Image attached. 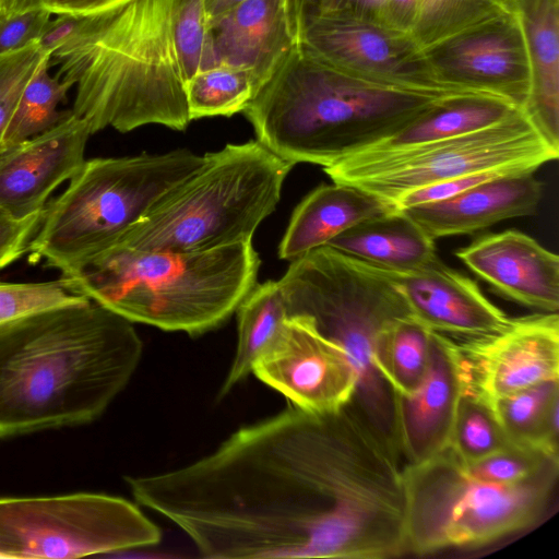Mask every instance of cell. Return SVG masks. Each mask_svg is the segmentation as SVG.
Instances as JSON below:
<instances>
[{
  "label": "cell",
  "instance_id": "cell-1",
  "mask_svg": "<svg viewBox=\"0 0 559 559\" xmlns=\"http://www.w3.org/2000/svg\"><path fill=\"white\" fill-rule=\"evenodd\" d=\"M126 483L209 559H382L405 542L402 464L349 403L289 404L194 462Z\"/></svg>",
  "mask_w": 559,
  "mask_h": 559
},
{
  "label": "cell",
  "instance_id": "cell-2",
  "mask_svg": "<svg viewBox=\"0 0 559 559\" xmlns=\"http://www.w3.org/2000/svg\"><path fill=\"white\" fill-rule=\"evenodd\" d=\"M143 354L133 323L83 298L0 334V439L98 419Z\"/></svg>",
  "mask_w": 559,
  "mask_h": 559
},
{
  "label": "cell",
  "instance_id": "cell-3",
  "mask_svg": "<svg viewBox=\"0 0 559 559\" xmlns=\"http://www.w3.org/2000/svg\"><path fill=\"white\" fill-rule=\"evenodd\" d=\"M173 0H118L84 14L78 34L51 56L75 86L72 111L92 134L191 122L171 29Z\"/></svg>",
  "mask_w": 559,
  "mask_h": 559
},
{
  "label": "cell",
  "instance_id": "cell-4",
  "mask_svg": "<svg viewBox=\"0 0 559 559\" xmlns=\"http://www.w3.org/2000/svg\"><path fill=\"white\" fill-rule=\"evenodd\" d=\"M460 93L467 92H426L367 81L336 70L297 43L242 112L257 140L282 159L326 167Z\"/></svg>",
  "mask_w": 559,
  "mask_h": 559
},
{
  "label": "cell",
  "instance_id": "cell-5",
  "mask_svg": "<svg viewBox=\"0 0 559 559\" xmlns=\"http://www.w3.org/2000/svg\"><path fill=\"white\" fill-rule=\"evenodd\" d=\"M259 266L252 242L189 252L114 245L59 280L132 323L198 335L236 312Z\"/></svg>",
  "mask_w": 559,
  "mask_h": 559
},
{
  "label": "cell",
  "instance_id": "cell-6",
  "mask_svg": "<svg viewBox=\"0 0 559 559\" xmlns=\"http://www.w3.org/2000/svg\"><path fill=\"white\" fill-rule=\"evenodd\" d=\"M278 282L287 318L307 320L346 352L357 376L352 405L399 452L393 391L373 364L381 332L413 316L397 285L377 266L329 246L290 261Z\"/></svg>",
  "mask_w": 559,
  "mask_h": 559
},
{
  "label": "cell",
  "instance_id": "cell-7",
  "mask_svg": "<svg viewBox=\"0 0 559 559\" xmlns=\"http://www.w3.org/2000/svg\"><path fill=\"white\" fill-rule=\"evenodd\" d=\"M293 166L258 140L227 144L205 154L111 246L189 252L251 242Z\"/></svg>",
  "mask_w": 559,
  "mask_h": 559
},
{
  "label": "cell",
  "instance_id": "cell-8",
  "mask_svg": "<svg viewBox=\"0 0 559 559\" xmlns=\"http://www.w3.org/2000/svg\"><path fill=\"white\" fill-rule=\"evenodd\" d=\"M204 155L164 154L86 159L45 209L29 261L68 275L110 247L168 190L197 170Z\"/></svg>",
  "mask_w": 559,
  "mask_h": 559
},
{
  "label": "cell",
  "instance_id": "cell-9",
  "mask_svg": "<svg viewBox=\"0 0 559 559\" xmlns=\"http://www.w3.org/2000/svg\"><path fill=\"white\" fill-rule=\"evenodd\" d=\"M558 474L554 466L520 483L486 481L469 476L448 448L403 466L406 551L480 546L525 528L542 515Z\"/></svg>",
  "mask_w": 559,
  "mask_h": 559
},
{
  "label": "cell",
  "instance_id": "cell-10",
  "mask_svg": "<svg viewBox=\"0 0 559 559\" xmlns=\"http://www.w3.org/2000/svg\"><path fill=\"white\" fill-rule=\"evenodd\" d=\"M558 155L519 109L474 132L384 152L360 151L323 170L334 182L356 186L395 205L404 194L436 182L490 169L535 173Z\"/></svg>",
  "mask_w": 559,
  "mask_h": 559
},
{
  "label": "cell",
  "instance_id": "cell-11",
  "mask_svg": "<svg viewBox=\"0 0 559 559\" xmlns=\"http://www.w3.org/2000/svg\"><path fill=\"white\" fill-rule=\"evenodd\" d=\"M162 532L116 496L0 497V558H79L147 548Z\"/></svg>",
  "mask_w": 559,
  "mask_h": 559
},
{
  "label": "cell",
  "instance_id": "cell-12",
  "mask_svg": "<svg viewBox=\"0 0 559 559\" xmlns=\"http://www.w3.org/2000/svg\"><path fill=\"white\" fill-rule=\"evenodd\" d=\"M297 43L326 64L384 85L426 92H468L442 85L411 34L333 11L310 22Z\"/></svg>",
  "mask_w": 559,
  "mask_h": 559
},
{
  "label": "cell",
  "instance_id": "cell-13",
  "mask_svg": "<svg viewBox=\"0 0 559 559\" xmlns=\"http://www.w3.org/2000/svg\"><path fill=\"white\" fill-rule=\"evenodd\" d=\"M423 50L442 85L493 95L523 108L530 66L519 21L507 5Z\"/></svg>",
  "mask_w": 559,
  "mask_h": 559
},
{
  "label": "cell",
  "instance_id": "cell-14",
  "mask_svg": "<svg viewBox=\"0 0 559 559\" xmlns=\"http://www.w3.org/2000/svg\"><path fill=\"white\" fill-rule=\"evenodd\" d=\"M454 342L464 393L487 402L559 379L558 312L510 318L497 332Z\"/></svg>",
  "mask_w": 559,
  "mask_h": 559
},
{
  "label": "cell",
  "instance_id": "cell-15",
  "mask_svg": "<svg viewBox=\"0 0 559 559\" xmlns=\"http://www.w3.org/2000/svg\"><path fill=\"white\" fill-rule=\"evenodd\" d=\"M251 372L290 405L309 413L341 409L353 400L357 386L346 352L300 318H286Z\"/></svg>",
  "mask_w": 559,
  "mask_h": 559
},
{
  "label": "cell",
  "instance_id": "cell-16",
  "mask_svg": "<svg viewBox=\"0 0 559 559\" xmlns=\"http://www.w3.org/2000/svg\"><path fill=\"white\" fill-rule=\"evenodd\" d=\"M92 131L70 114L52 128L0 153V209L22 218L40 212L49 197L85 163Z\"/></svg>",
  "mask_w": 559,
  "mask_h": 559
},
{
  "label": "cell",
  "instance_id": "cell-17",
  "mask_svg": "<svg viewBox=\"0 0 559 559\" xmlns=\"http://www.w3.org/2000/svg\"><path fill=\"white\" fill-rule=\"evenodd\" d=\"M463 394L455 342L433 331L419 386L409 394L393 393L394 433L403 466L424 463L449 447Z\"/></svg>",
  "mask_w": 559,
  "mask_h": 559
},
{
  "label": "cell",
  "instance_id": "cell-18",
  "mask_svg": "<svg viewBox=\"0 0 559 559\" xmlns=\"http://www.w3.org/2000/svg\"><path fill=\"white\" fill-rule=\"evenodd\" d=\"M379 269L397 285L413 317L435 332L472 338L497 332L510 321L474 281L439 258L412 271Z\"/></svg>",
  "mask_w": 559,
  "mask_h": 559
},
{
  "label": "cell",
  "instance_id": "cell-19",
  "mask_svg": "<svg viewBox=\"0 0 559 559\" xmlns=\"http://www.w3.org/2000/svg\"><path fill=\"white\" fill-rule=\"evenodd\" d=\"M455 255L502 297L538 312H558L559 258L526 234L485 235Z\"/></svg>",
  "mask_w": 559,
  "mask_h": 559
},
{
  "label": "cell",
  "instance_id": "cell-20",
  "mask_svg": "<svg viewBox=\"0 0 559 559\" xmlns=\"http://www.w3.org/2000/svg\"><path fill=\"white\" fill-rule=\"evenodd\" d=\"M533 174L504 175L452 198L400 210L432 240L473 234L508 218L534 214L543 182Z\"/></svg>",
  "mask_w": 559,
  "mask_h": 559
},
{
  "label": "cell",
  "instance_id": "cell-21",
  "mask_svg": "<svg viewBox=\"0 0 559 559\" xmlns=\"http://www.w3.org/2000/svg\"><path fill=\"white\" fill-rule=\"evenodd\" d=\"M209 26L217 63L249 71L261 86L297 44L285 0H245Z\"/></svg>",
  "mask_w": 559,
  "mask_h": 559
},
{
  "label": "cell",
  "instance_id": "cell-22",
  "mask_svg": "<svg viewBox=\"0 0 559 559\" xmlns=\"http://www.w3.org/2000/svg\"><path fill=\"white\" fill-rule=\"evenodd\" d=\"M519 21L530 66L522 108L546 142L559 151V0H506Z\"/></svg>",
  "mask_w": 559,
  "mask_h": 559
},
{
  "label": "cell",
  "instance_id": "cell-23",
  "mask_svg": "<svg viewBox=\"0 0 559 559\" xmlns=\"http://www.w3.org/2000/svg\"><path fill=\"white\" fill-rule=\"evenodd\" d=\"M397 207L356 186L321 185L294 210L278 246V258L294 261L325 246L352 226Z\"/></svg>",
  "mask_w": 559,
  "mask_h": 559
},
{
  "label": "cell",
  "instance_id": "cell-24",
  "mask_svg": "<svg viewBox=\"0 0 559 559\" xmlns=\"http://www.w3.org/2000/svg\"><path fill=\"white\" fill-rule=\"evenodd\" d=\"M325 246L393 271L420 269L438 258L435 240L400 209L365 219Z\"/></svg>",
  "mask_w": 559,
  "mask_h": 559
},
{
  "label": "cell",
  "instance_id": "cell-25",
  "mask_svg": "<svg viewBox=\"0 0 559 559\" xmlns=\"http://www.w3.org/2000/svg\"><path fill=\"white\" fill-rule=\"evenodd\" d=\"M519 109L489 94H453L362 151L384 152L459 136L496 124Z\"/></svg>",
  "mask_w": 559,
  "mask_h": 559
},
{
  "label": "cell",
  "instance_id": "cell-26",
  "mask_svg": "<svg viewBox=\"0 0 559 559\" xmlns=\"http://www.w3.org/2000/svg\"><path fill=\"white\" fill-rule=\"evenodd\" d=\"M236 313V352L219 390V397L228 394L252 371L257 357L282 330L287 316L280 282L255 284Z\"/></svg>",
  "mask_w": 559,
  "mask_h": 559
},
{
  "label": "cell",
  "instance_id": "cell-27",
  "mask_svg": "<svg viewBox=\"0 0 559 559\" xmlns=\"http://www.w3.org/2000/svg\"><path fill=\"white\" fill-rule=\"evenodd\" d=\"M509 441L559 454V379L488 402Z\"/></svg>",
  "mask_w": 559,
  "mask_h": 559
},
{
  "label": "cell",
  "instance_id": "cell-28",
  "mask_svg": "<svg viewBox=\"0 0 559 559\" xmlns=\"http://www.w3.org/2000/svg\"><path fill=\"white\" fill-rule=\"evenodd\" d=\"M433 331L413 316L389 324L379 335L373 364L393 393L409 394L428 369Z\"/></svg>",
  "mask_w": 559,
  "mask_h": 559
},
{
  "label": "cell",
  "instance_id": "cell-29",
  "mask_svg": "<svg viewBox=\"0 0 559 559\" xmlns=\"http://www.w3.org/2000/svg\"><path fill=\"white\" fill-rule=\"evenodd\" d=\"M261 84L247 70L217 63L192 75L186 82L191 121L207 117H230L243 111Z\"/></svg>",
  "mask_w": 559,
  "mask_h": 559
},
{
  "label": "cell",
  "instance_id": "cell-30",
  "mask_svg": "<svg viewBox=\"0 0 559 559\" xmlns=\"http://www.w3.org/2000/svg\"><path fill=\"white\" fill-rule=\"evenodd\" d=\"M51 60L40 64L25 86L3 136L4 148L28 140L59 123L70 110H58L73 85L51 76Z\"/></svg>",
  "mask_w": 559,
  "mask_h": 559
},
{
  "label": "cell",
  "instance_id": "cell-31",
  "mask_svg": "<svg viewBox=\"0 0 559 559\" xmlns=\"http://www.w3.org/2000/svg\"><path fill=\"white\" fill-rule=\"evenodd\" d=\"M510 444L491 405L479 396L464 393L448 449L462 463L469 464Z\"/></svg>",
  "mask_w": 559,
  "mask_h": 559
},
{
  "label": "cell",
  "instance_id": "cell-32",
  "mask_svg": "<svg viewBox=\"0 0 559 559\" xmlns=\"http://www.w3.org/2000/svg\"><path fill=\"white\" fill-rule=\"evenodd\" d=\"M171 29L185 81L217 64L204 0H173Z\"/></svg>",
  "mask_w": 559,
  "mask_h": 559
},
{
  "label": "cell",
  "instance_id": "cell-33",
  "mask_svg": "<svg viewBox=\"0 0 559 559\" xmlns=\"http://www.w3.org/2000/svg\"><path fill=\"white\" fill-rule=\"evenodd\" d=\"M506 5V0H420L413 38L425 49Z\"/></svg>",
  "mask_w": 559,
  "mask_h": 559
},
{
  "label": "cell",
  "instance_id": "cell-34",
  "mask_svg": "<svg viewBox=\"0 0 559 559\" xmlns=\"http://www.w3.org/2000/svg\"><path fill=\"white\" fill-rule=\"evenodd\" d=\"M463 464L465 472L477 479L513 484L526 480L543 471L559 466V454L531 444H510L476 462Z\"/></svg>",
  "mask_w": 559,
  "mask_h": 559
},
{
  "label": "cell",
  "instance_id": "cell-35",
  "mask_svg": "<svg viewBox=\"0 0 559 559\" xmlns=\"http://www.w3.org/2000/svg\"><path fill=\"white\" fill-rule=\"evenodd\" d=\"M83 298L64 288L59 278L28 283L0 280V334L34 313Z\"/></svg>",
  "mask_w": 559,
  "mask_h": 559
},
{
  "label": "cell",
  "instance_id": "cell-36",
  "mask_svg": "<svg viewBox=\"0 0 559 559\" xmlns=\"http://www.w3.org/2000/svg\"><path fill=\"white\" fill-rule=\"evenodd\" d=\"M48 59L50 57L40 50L36 41L0 55V153L4 150L5 130L25 86Z\"/></svg>",
  "mask_w": 559,
  "mask_h": 559
},
{
  "label": "cell",
  "instance_id": "cell-37",
  "mask_svg": "<svg viewBox=\"0 0 559 559\" xmlns=\"http://www.w3.org/2000/svg\"><path fill=\"white\" fill-rule=\"evenodd\" d=\"M528 171H520L513 169H490L484 171H475L465 174L452 179L436 182L416 190H413L401 197L395 205L397 209H406L419 204H426L442 201L457 195L477 185L496 179L498 177L520 174Z\"/></svg>",
  "mask_w": 559,
  "mask_h": 559
},
{
  "label": "cell",
  "instance_id": "cell-38",
  "mask_svg": "<svg viewBox=\"0 0 559 559\" xmlns=\"http://www.w3.org/2000/svg\"><path fill=\"white\" fill-rule=\"evenodd\" d=\"M51 12L36 8L23 12H0V55L36 41L50 21Z\"/></svg>",
  "mask_w": 559,
  "mask_h": 559
},
{
  "label": "cell",
  "instance_id": "cell-39",
  "mask_svg": "<svg viewBox=\"0 0 559 559\" xmlns=\"http://www.w3.org/2000/svg\"><path fill=\"white\" fill-rule=\"evenodd\" d=\"M43 215L44 210L17 218L0 209V270L10 266L28 252Z\"/></svg>",
  "mask_w": 559,
  "mask_h": 559
},
{
  "label": "cell",
  "instance_id": "cell-40",
  "mask_svg": "<svg viewBox=\"0 0 559 559\" xmlns=\"http://www.w3.org/2000/svg\"><path fill=\"white\" fill-rule=\"evenodd\" d=\"M55 20H50L40 37L36 40L40 50L51 56L66 46L81 28L84 14L60 13Z\"/></svg>",
  "mask_w": 559,
  "mask_h": 559
},
{
  "label": "cell",
  "instance_id": "cell-41",
  "mask_svg": "<svg viewBox=\"0 0 559 559\" xmlns=\"http://www.w3.org/2000/svg\"><path fill=\"white\" fill-rule=\"evenodd\" d=\"M288 22L296 39L302 29L317 17L332 12L341 0H285Z\"/></svg>",
  "mask_w": 559,
  "mask_h": 559
},
{
  "label": "cell",
  "instance_id": "cell-42",
  "mask_svg": "<svg viewBox=\"0 0 559 559\" xmlns=\"http://www.w3.org/2000/svg\"><path fill=\"white\" fill-rule=\"evenodd\" d=\"M420 0H386L382 24L412 35L419 14Z\"/></svg>",
  "mask_w": 559,
  "mask_h": 559
},
{
  "label": "cell",
  "instance_id": "cell-43",
  "mask_svg": "<svg viewBox=\"0 0 559 559\" xmlns=\"http://www.w3.org/2000/svg\"><path fill=\"white\" fill-rule=\"evenodd\" d=\"M385 3L386 0H341L334 11L361 20L382 23Z\"/></svg>",
  "mask_w": 559,
  "mask_h": 559
},
{
  "label": "cell",
  "instance_id": "cell-44",
  "mask_svg": "<svg viewBox=\"0 0 559 559\" xmlns=\"http://www.w3.org/2000/svg\"><path fill=\"white\" fill-rule=\"evenodd\" d=\"M118 0H46L43 8L55 14H87L105 8Z\"/></svg>",
  "mask_w": 559,
  "mask_h": 559
},
{
  "label": "cell",
  "instance_id": "cell-45",
  "mask_svg": "<svg viewBox=\"0 0 559 559\" xmlns=\"http://www.w3.org/2000/svg\"><path fill=\"white\" fill-rule=\"evenodd\" d=\"M245 0H204L209 25Z\"/></svg>",
  "mask_w": 559,
  "mask_h": 559
},
{
  "label": "cell",
  "instance_id": "cell-46",
  "mask_svg": "<svg viewBox=\"0 0 559 559\" xmlns=\"http://www.w3.org/2000/svg\"><path fill=\"white\" fill-rule=\"evenodd\" d=\"M46 0H14L12 12H23L31 9L43 8Z\"/></svg>",
  "mask_w": 559,
  "mask_h": 559
},
{
  "label": "cell",
  "instance_id": "cell-47",
  "mask_svg": "<svg viewBox=\"0 0 559 559\" xmlns=\"http://www.w3.org/2000/svg\"><path fill=\"white\" fill-rule=\"evenodd\" d=\"M14 0H0V12L10 13L13 7Z\"/></svg>",
  "mask_w": 559,
  "mask_h": 559
}]
</instances>
